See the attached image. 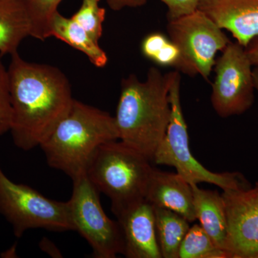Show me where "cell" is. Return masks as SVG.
<instances>
[{
	"label": "cell",
	"mask_w": 258,
	"mask_h": 258,
	"mask_svg": "<svg viewBox=\"0 0 258 258\" xmlns=\"http://www.w3.org/2000/svg\"><path fill=\"white\" fill-rule=\"evenodd\" d=\"M13 143L24 151L40 147L72 106L71 83L58 68L11 55L8 67Z\"/></svg>",
	"instance_id": "obj_1"
},
{
	"label": "cell",
	"mask_w": 258,
	"mask_h": 258,
	"mask_svg": "<svg viewBox=\"0 0 258 258\" xmlns=\"http://www.w3.org/2000/svg\"><path fill=\"white\" fill-rule=\"evenodd\" d=\"M170 72L152 67L142 81L135 75L123 79L115 120L119 140L151 161L171 118Z\"/></svg>",
	"instance_id": "obj_2"
},
{
	"label": "cell",
	"mask_w": 258,
	"mask_h": 258,
	"mask_svg": "<svg viewBox=\"0 0 258 258\" xmlns=\"http://www.w3.org/2000/svg\"><path fill=\"white\" fill-rule=\"evenodd\" d=\"M119 140L115 117L74 99L67 114L40 146L48 165L71 179L86 174L102 144Z\"/></svg>",
	"instance_id": "obj_3"
},
{
	"label": "cell",
	"mask_w": 258,
	"mask_h": 258,
	"mask_svg": "<svg viewBox=\"0 0 258 258\" xmlns=\"http://www.w3.org/2000/svg\"><path fill=\"white\" fill-rule=\"evenodd\" d=\"M154 167L147 157L120 140L102 144L89 161L86 176L111 201L115 216L146 200Z\"/></svg>",
	"instance_id": "obj_4"
},
{
	"label": "cell",
	"mask_w": 258,
	"mask_h": 258,
	"mask_svg": "<svg viewBox=\"0 0 258 258\" xmlns=\"http://www.w3.org/2000/svg\"><path fill=\"white\" fill-rule=\"evenodd\" d=\"M180 87L179 71H171L169 88L170 121L152 161L159 165L175 168L176 173L190 184L209 183L216 185L222 190L249 188L250 184L240 173L212 172L194 157L190 150L187 125L181 108Z\"/></svg>",
	"instance_id": "obj_5"
},
{
	"label": "cell",
	"mask_w": 258,
	"mask_h": 258,
	"mask_svg": "<svg viewBox=\"0 0 258 258\" xmlns=\"http://www.w3.org/2000/svg\"><path fill=\"white\" fill-rule=\"evenodd\" d=\"M0 215L20 238L27 230L74 231L67 202L55 201L28 185L10 180L0 166Z\"/></svg>",
	"instance_id": "obj_6"
},
{
	"label": "cell",
	"mask_w": 258,
	"mask_h": 258,
	"mask_svg": "<svg viewBox=\"0 0 258 258\" xmlns=\"http://www.w3.org/2000/svg\"><path fill=\"white\" fill-rule=\"evenodd\" d=\"M167 21L169 38L179 53L176 71L208 80L215 66L216 54L225 48L230 39L200 10Z\"/></svg>",
	"instance_id": "obj_7"
},
{
	"label": "cell",
	"mask_w": 258,
	"mask_h": 258,
	"mask_svg": "<svg viewBox=\"0 0 258 258\" xmlns=\"http://www.w3.org/2000/svg\"><path fill=\"white\" fill-rule=\"evenodd\" d=\"M72 196L68 201L74 231L92 248L93 257L115 258L123 254L124 240L118 220L107 216L99 191L83 174L73 179Z\"/></svg>",
	"instance_id": "obj_8"
},
{
	"label": "cell",
	"mask_w": 258,
	"mask_h": 258,
	"mask_svg": "<svg viewBox=\"0 0 258 258\" xmlns=\"http://www.w3.org/2000/svg\"><path fill=\"white\" fill-rule=\"evenodd\" d=\"M253 68L245 47L230 42L215 63L211 103L222 118L242 114L253 105L256 91Z\"/></svg>",
	"instance_id": "obj_9"
},
{
	"label": "cell",
	"mask_w": 258,
	"mask_h": 258,
	"mask_svg": "<svg viewBox=\"0 0 258 258\" xmlns=\"http://www.w3.org/2000/svg\"><path fill=\"white\" fill-rule=\"evenodd\" d=\"M230 258H258V181L247 189L223 190Z\"/></svg>",
	"instance_id": "obj_10"
},
{
	"label": "cell",
	"mask_w": 258,
	"mask_h": 258,
	"mask_svg": "<svg viewBox=\"0 0 258 258\" xmlns=\"http://www.w3.org/2000/svg\"><path fill=\"white\" fill-rule=\"evenodd\" d=\"M116 217L124 240L123 255L127 258H162L152 204L142 200Z\"/></svg>",
	"instance_id": "obj_11"
},
{
	"label": "cell",
	"mask_w": 258,
	"mask_h": 258,
	"mask_svg": "<svg viewBox=\"0 0 258 258\" xmlns=\"http://www.w3.org/2000/svg\"><path fill=\"white\" fill-rule=\"evenodd\" d=\"M198 10L244 47L258 36V0H201Z\"/></svg>",
	"instance_id": "obj_12"
},
{
	"label": "cell",
	"mask_w": 258,
	"mask_h": 258,
	"mask_svg": "<svg viewBox=\"0 0 258 258\" xmlns=\"http://www.w3.org/2000/svg\"><path fill=\"white\" fill-rule=\"evenodd\" d=\"M146 200L154 207L179 214L189 222L197 220L191 185L177 173L153 169Z\"/></svg>",
	"instance_id": "obj_13"
},
{
	"label": "cell",
	"mask_w": 258,
	"mask_h": 258,
	"mask_svg": "<svg viewBox=\"0 0 258 258\" xmlns=\"http://www.w3.org/2000/svg\"><path fill=\"white\" fill-rule=\"evenodd\" d=\"M197 220L215 244L228 253V222L222 194L191 184Z\"/></svg>",
	"instance_id": "obj_14"
},
{
	"label": "cell",
	"mask_w": 258,
	"mask_h": 258,
	"mask_svg": "<svg viewBox=\"0 0 258 258\" xmlns=\"http://www.w3.org/2000/svg\"><path fill=\"white\" fill-rule=\"evenodd\" d=\"M30 31L31 24L23 0H0V55L18 52Z\"/></svg>",
	"instance_id": "obj_15"
},
{
	"label": "cell",
	"mask_w": 258,
	"mask_h": 258,
	"mask_svg": "<svg viewBox=\"0 0 258 258\" xmlns=\"http://www.w3.org/2000/svg\"><path fill=\"white\" fill-rule=\"evenodd\" d=\"M50 36L55 37L81 51L93 66L103 68L108 62L106 52L91 38L88 32L73 20L56 12L50 22Z\"/></svg>",
	"instance_id": "obj_16"
},
{
	"label": "cell",
	"mask_w": 258,
	"mask_h": 258,
	"mask_svg": "<svg viewBox=\"0 0 258 258\" xmlns=\"http://www.w3.org/2000/svg\"><path fill=\"white\" fill-rule=\"evenodd\" d=\"M154 210L162 258H179L180 245L189 230L190 222L184 217L167 209L154 207Z\"/></svg>",
	"instance_id": "obj_17"
},
{
	"label": "cell",
	"mask_w": 258,
	"mask_h": 258,
	"mask_svg": "<svg viewBox=\"0 0 258 258\" xmlns=\"http://www.w3.org/2000/svg\"><path fill=\"white\" fill-rule=\"evenodd\" d=\"M179 258H230V256L215 244L201 226L195 225L190 227L180 245Z\"/></svg>",
	"instance_id": "obj_18"
},
{
	"label": "cell",
	"mask_w": 258,
	"mask_h": 258,
	"mask_svg": "<svg viewBox=\"0 0 258 258\" xmlns=\"http://www.w3.org/2000/svg\"><path fill=\"white\" fill-rule=\"evenodd\" d=\"M28 10L31 31L30 36L38 40H46L50 36V22L58 11L62 0H23Z\"/></svg>",
	"instance_id": "obj_19"
},
{
	"label": "cell",
	"mask_w": 258,
	"mask_h": 258,
	"mask_svg": "<svg viewBox=\"0 0 258 258\" xmlns=\"http://www.w3.org/2000/svg\"><path fill=\"white\" fill-rule=\"evenodd\" d=\"M142 52L149 60L159 66L176 68L179 53L170 39L161 33L150 34L142 42Z\"/></svg>",
	"instance_id": "obj_20"
},
{
	"label": "cell",
	"mask_w": 258,
	"mask_h": 258,
	"mask_svg": "<svg viewBox=\"0 0 258 258\" xmlns=\"http://www.w3.org/2000/svg\"><path fill=\"white\" fill-rule=\"evenodd\" d=\"M99 3L100 0H82L81 8L72 17L96 42L103 34L106 17V10L100 7Z\"/></svg>",
	"instance_id": "obj_21"
},
{
	"label": "cell",
	"mask_w": 258,
	"mask_h": 258,
	"mask_svg": "<svg viewBox=\"0 0 258 258\" xmlns=\"http://www.w3.org/2000/svg\"><path fill=\"white\" fill-rule=\"evenodd\" d=\"M11 119L9 73L0 59V137L10 132Z\"/></svg>",
	"instance_id": "obj_22"
},
{
	"label": "cell",
	"mask_w": 258,
	"mask_h": 258,
	"mask_svg": "<svg viewBox=\"0 0 258 258\" xmlns=\"http://www.w3.org/2000/svg\"><path fill=\"white\" fill-rule=\"evenodd\" d=\"M167 7V20L189 15L198 10L201 0H160Z\"/></svg>",
	"instance_id": "obj_23"
},
{
	"label": "cell",
	"mask_w": 258,
	"mask_h": 258,
	"mask_svg": "<svg viewBox=\"0 0 258 258\" xmlns=\"http://www.w3.org/2000/svg\"><path fill=\"white\" fill-rule=\"evenodd\" d=\"M147 0H106L107 4L112 10L119 11L124 8H137L144 6Z\"/></svg>",
	"instance_id": "obj_24"
},
{
	"label": "cell",
	"mask_w": 258,
	"mask_h": 258,
	"mask_svg": "<svg viewBox=\"0 0 258 258\" xmlns=\"http://www.w3.org/2000/svg\"><path fill=\"white\" fill-rule=\"evenodd\" d=\"M246 53L248 56L249 60L252 66L258 64V36L254 37L253 40L249 42L245 47Z\"/></svg>",
	"instance_id": "obj_25"
},
{
	"label": "cell",
	"mask_w": 258,
	"mask_h": 258,
	"mask_svg": "<svg viewBox=\"0 0 258 258\" xmlns=\"http://www.w3.org/2000/svg\"><path fill=\"white\" fill-rule=\"evenodd\" d=\"M253 76L256 91L258 93V64L257 66H254Z\"/></svg>",
	"instance_id": "obj_26"
}]
</instances>
